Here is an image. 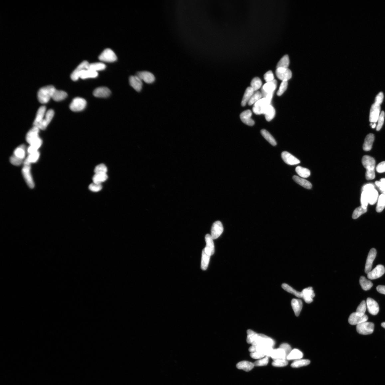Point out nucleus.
I'll use <instances>...</instances> for the list:
<instances>
[{
    "label": "nucleus",
    "instance_id": "22",
    "mask_svg": "<svg viewBox=\"0 0 385 385\" xmlns=\"http://www.w3.org/2000/svg\"><path fill=\"white\" fill-rule=\"evenodd\" d=\"M159 99L157 96L152 94H143L134 95L132 103L140 107L146 108L157 105Z\"/></svg>",
    "mask_w": 385,
    "mask_h": 385
},
{
    "label": "nucleus",
    "instance_id": "19",
    "mask_svg": "<svg viewBox=\"0 0 385 385\" xmlns=\"http://www.w3.org/2000/svg\"><path fill=\"white\" fill-rule=\"evenodd\" d=\"M101 144V140L98 138L84 134L79 141L78 148L81 151L90 152L97 149Z\"/></svg>",
    "mask_w": 385,
    "mask_h": 385
},
{
    "label": "nucleus",
    "instance_id": "3",
    "mask_svg": "<svg viewBox=\"0 0 385 385\" xmlns=\"http://www.w3.org/2000/svg\"><path fill=\"white\" fill-rule=\"evenodd\" d=\"M134 95L130 91L124 92L115 101L113 104L107 110L106 117L110 122H114L120 117L123 109L127 106L132 104Z\"/></svg>",
    "mask_w": 385,
    "mask_h": 385
},
{
    "label": "nucleus",
    "instance_id": "24",
    "mask_svg": "<svg viewBox=\"0 0 385 385\" xmlns=\"http://www.w3.org/2000/svg\"><path fill=\"white\" fill-rule=\"evenodd\" d=\"M34 241L27 238L20 233L17 234L14 238V242L16 245L19 247L24 249L31 248L33 245Z\"/></svg>",
    "mask_w": 385,
    "mask_h": 385
},
{
    "label": "nucleus",
    "instance_id": "9",
    "mask_svg": "<svg viewBox=\"0 0 385 385\" xmlns=\"http://www.w3.org/2000/svg\"><path fill=\"white\" fill-rule=\"evenodd\" d=\"M320 359L317 353L310 351L308 354V361L309 364L308 372L306 373L309 379L316 384L322 380V368Z\"/></svg>",
    "mask_w": 385,
    "mask_h": 385
},
{
    "label": "nucleus",
    "instance_id": "12",
    "mask_svg": "<svg viewBox=\"0 0 385 385\" xmlns=\"http://www.w3.org/2000/svg\"><path fill=\"white\" fill-rule=\"evenodd\" d=\"M166 137L164 133L158 130L145 132L140 138V143L145 146L159 147L166 142Z\"/></svg>",
    "mask_w": 385,
    "mask_h": 385
},
{
    "label": "nucleus",
    "instance_id": "5",
    "mask_svg": "<svg viewBox=\"0 0 385 385\" xmlns=\"http://www.w3.org/2000/svg\"><path fill=\"white\" fill-rule=\"evenodd\" d=\"M46 248H36L33 255V261L40 276L46 283L51 280V273L46 260Z\"/></svg>",
    "mask_w": 385,
    "mask_h": 385
},
{
    "label": "nucleus",
    "instance_id": "25",
    "mask_svg": "<svg viewBox=\"0 0 385 385\" xmlns=\"http://www.w3.org/2000/svg\"><path fill=\"white\" fill-rule=\"evenodd\" d=\"M133 283L140 288H147L153 283V279L151 276H145L142 275L136 276L133 280Z\"/></svg>",
    "mask_w": 385,
    "mask_h": 385
},
{
    "label": "nucleus",
    "instance_id": "20",
    "mask_svg": "<svg viewBox=\"0 0 385 385\" xmlns=\"http://www.w3.org/2000/svg\"><path fill=\"white\" fill-rule=\"evenodd\" d=\"M162 268L160 260H144L139 265V270L140 275L145 276H151L152 274L157 273Z\"/></svg>",
    "mask_w": 385,
    "mask_h": 385
},
{
    "label": "nucleus",
    "instance_id": "28",
    "mask_svg": "<svg viewBox=\"0 0 385 385\" xmlns=\"http://www.w3.org/2000/svg\"><path fill=\"white\" fill-rule=\"evenodd\" d=\"M316 383L311 381L308 377L307 374L303 376V385H316Z\"/></svg>",
    "mask_w": 385,
    "mask_h": 385
},
{
    "label": "nucleus",
    "instance_id": "15",
    "mask_svg": "<svg viewBox=\"0 0 385 385\" xmlns=\"http://www.w3.org/2000/svg\"><path fill=\"white\" fill-rule=\"evenodd\" d=\"M63 215V210L59 206L55 210L44 216V219L41 224L42 230L44 232L56 227L58 222L61 220Z\"/></svg>",
    "mask_w": 385,
    "mask_h": 385
},
{
    "label": "nucleus",
    "instance_id": "13",
    "mask_svg": "<svg viewBox=\"0 0 385 385\" xmlns=\"http://www.w3.org/2000/svg\"><path fill=\"white\" fill-rule=\"evenodd\" d=\"M194 123L195 128L207 138L210 137L213 133V124L211 118L205 113L195 115Z\"/></svg>",
    "mask_w": 385,
    "mask_h": 385
},
{
    "label": "nucleus",
    "instance_id": "4",
    "mask_svg": "<svg viewBox=\"0 0 385 385\" xmlns=\"http://www.w3.org/2000/svg\"><path fill=\"white\" fill-rule=\"evenodd\" d=\"M149 90L160 93H170L175 90L176 86L173 80L167 74L160 73L151 81Z\"/></svg>",
    "mask_w": 385,
    "mask_h": 385
},
{
    "label": "nucleus",
    "instance_id": "29",
    "mask_svg": "<svg viewBox=\"0 0 385 385\" xmlns=\"http://www.w3.org/2000/svg\"><path fill=\"white\" fill-rule=\"evenodd\" d=\"M379 165L383 172H385V153H384L380 160Z\"/></svg>",
    "mask_w": 385,
    "mask_h": 385
},
{
    "label": "nucleus",
    "instance_id": "2",
    "mask_svg": "<svg viewBox=\"0 0 385 385\" xmlns=\"http://www.w3.org/2000/svg\"><path fill=\"white\" fill-rule=\"evenodd\" d=\"M130 156V152L127 149L115 146L109 151L105 158V162L107 166L111 168L121 167L127 164Z\"/></svg>",
    "mask_w": 385,
    "mask_h": 385
},
{
    "label": "nucleus",
    "instance_id": "18",
    "mask_svg": "<svg viewBox=\"0 0 385 385\" xmlns=\"http://www.w3.org/2000/svg\"><path fill=\"white\" fill-rule=\"evenodd\" d=\"M381 139L382 137L376 130L370 133L362 154L363 159L367 160L369 158L370 155L373 154Z\"/></svg>",
    "mask_w": 385,
    "mask_h": 385
},
{
    "label": "nucleus",
    "instance_id": "16",
    "mask_svg": "<svg viewBox=\"0 0 385 385\" xmlns=\"http://www.w3.org/2000/svg\"><path fill=\"white\" fill-rule=\"evenodd\" d=\"M59 234L60 229L57 226L44 231L35 243L36 248H46V245L54 243L57 240Z\"/></svg>",
    "mask_w": 385,
    "mask_h": 385
},
{
    "label": "nucleus",
    "instance_id": "11",
    "mask_svg": "<svg viewBox=\"0 0 385 385\" xmlns=\"http://www.w3.org/2000/svg\"><path fill=\"white\" fill-rule=\"evenodd\" d=\"M204 113L208 115L212 121H215L221 125H228L233 120L231 113L227 109L223 107L207 108Z\"/></svg>",
    "mask_w": 385,
    "mask_h": 385
},
{
    "label": "nucleus",
    "instance_id": "10",
    "mask_svg": "<svg viewBox=\"0 0 385 385\" xmlns=\"http://www.w3.org/2000/svg\"><path fill=\"white\" fill-rule=\"evenodd\" d=\"M378 168L372 165L365 167L360 173L361 179L367 186L374 189H379L382 186L381 181L378 179Z\"/></svg>",
    "mask_w": 385,
    "mask_h": 385
},
{
    "label": "nucleus",
    "instance_id": "17",
    "mask_svg": "<svg viewBox=\"0 0 385 385\" xmlns=\"http://www.w3.org/2000/svg\"><path fill=\"white\" fill-rule=\"evenodd\" d=\"M39 223L38 219L32 217L26 220L21 225L20 233L27 238L35 240L38 234Z\"/></svg>",
    "mask_w": 385,
    "mask_h": 385
},
{
    "label": "nucleus",
    "instance_id": "14",
    "mask_svg": "<svg viewBox=\"0 0 385 385\" xmlns=\"http://www.w3.org/2000/svg\"><path fill=\"white\" fill-rule=\"evenodd\" d=\"M69 169V162L68 160L63 159L58 162L50 183L51 189L56 190L60 187L67 175Z\"/></svg>",
    "mask_w": 385,
    "mask_h": 385
},
{
    "label": "nucleus",
    "instance_id": "6",
    "mask_svg": "<svg viewBox=\"0 0 385 385\" xmlns=\"http://www.w3.org/2000/svg\"><path fill=\"white\" fill-rule=\"evenodd\" d=\"M335 347V340L332 333L327 331L322 333L318 338L317 344V354L321 359L327 358Z\"/></svg>",
    "mask_w": 385,
    "mask_h": 385
},
{
    "label": "nucleus",
    "instance_id": "21",
    "mask_svg": "<svg viewBox=\"0 0 385 385\" xmlns=\"http://www.w3.org/2000/svg\"><path fill=\"white\" fill-rule=\"evenodd\" d=\"M147 113L146 108L133 104L126 106L121 113L120 117L124 119L133 117H142Z\"/></svg>",
    "mask_w": 385,
    "mask_h": 385
},
{
    "label": "nucleus",
    "instance_id": "23",
    "mask_svg": "<svg viewBox=\"0 0 385 385\" xmlns=\"http://www.w3.org/2000/svg\"><path fill=\"white\" fill-rule=\"evenodd\" d=\"M161 253L160 249L155 246H151L145 248L142 254L143 260H160Z\"/></svg>",
    "mask_w": 385,
    "mask_h": 385
},
{
    "label": "nucleus",
    "instance_id": "26",
    "mask_svg": "<svg viewBox=\"0 0 385 385\" xmlns=\"http://www.w3.org/2000/svg\"><path fill=\"white\" fill-rule=\"evenodd\" d=\"M385 153V137H383L378 144L375 150L372 154V156L374 159L382 156Z\"/></svg>",
    "mask_w": 385,
    "mask_h": 385
},
{
    "label": "nucleus",
    "instance_id": "7",
    "mask_svg": "<svg viewBox=\"0 0 385 385\" xmlns=\"http://www.w3.org/2000/svg\"><path fill=\"white\" fill-rule=\"evenodd\" d=\"M81 169L79 165H75L70 168L67 175L64 181L60 185L56 191L59 194L66 195L69 193L70 191L77 182L81 174Z\"/></svg>",
    "mask_w": 385,
    "mask_h": 385
},
{
    "label": "nucleus",
    "instance_id": "1",
    "mask_svg": "<svg viewBox=\"0 0 385 385\" xmlns=\"http://www.w3.org/2000/svg\"><path fill=\"white\" fill-rule=\"evenodd\" d=\"M83 135L82 131L78 128L63 131L56 140L57 151L64 156L70 155L78 147L79 141Z\"/></svg>",
    "mask_w": 385,
    "mask_h": 385
},
{
    "label": "nucleus",
    "instance_id": "27",
    "mask_svg": "<svg viewBox=\"0 0 385 385\" xmlns=\"http://www.w3.org/2000/svg\"><path fill=\"white\" fill-rule=\"evenodd\" d=\"M382 137H385V116L381 117L376 124V130Z\"/></svg>",
    "mask_w": 385,
    "mask_h": 385
},
{
    "label": "nucleus",
    "instance_id": "8",
    "mask_svg": "<svg viewBox=\"0 0 385 385\" xmlns=\"http://www.w3.org/2000/svg\"><path fill=\"white\" fill-rule=\"evenodd\" d=\"M60 194L53 189L44 195L39 203V211L43 216H46L51 211L55 210L59 206L58 199Z\"/></svg>",
    "mask_w": 385,
    "mask_h": 385
}]
</instances>
